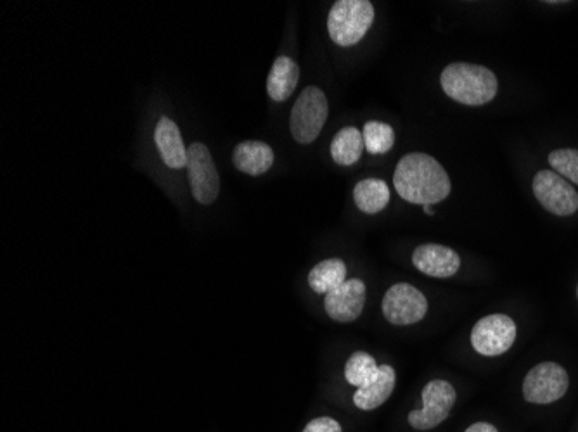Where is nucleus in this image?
Instances as JSON below:
<instances>
[{
  "instance_id": "423d86ee",
  "label": "nucleus",
  "mask_w": 578,
  "mask_h": 432,
  "mask_svg": "<svg viewBox=\"0 0 578 432\" xmlns=\"http://www.w3.org/2000/svg\"><path fill=\"white\" fill-rule=\"evenodd\" d=\"M456 403V389L450 382L430 381L423 389V408L409 413V424L418 431H430L440 426Z\"/></svg>"
},
{
  "instance_id": "a211bd4d",
  "label": "nucleus",
  "mask_w": 578,
  "mask_h": 432,
  "mask_svg": "<svg viewBox=\"0 0 578 432\" xmlns=\"http://www.w3.org/2000/svg\"><path fill=\"white\" fill-rule=\"evenodd\" d=\"M347 280V265L338 258L317 263L309 274V286L317 294H329Z\"/></svg>"
},
{
  "instance_id": "dca6fc26",
  "label": "nucleus",
  "mask_w": 578,
  "mask_h": 432,
  "mask_svg": "<svg viewBox=\"0 0 578 432\" xmlns=\"http://www.w3.org/2000/svg\"><path fill=\"white\" fill-rule=\"evenodd\" d=\"M298 80H300L298 64L293 59L281 56L274 61L272 68H270L269 78H267V94L272 101H288L295 92Z\"/></svg>"
},
{
  "instance_id": "f8f14e48",
  "label": "nucleus",
  "mask_w": 578,
  "mask_h": 432,
  "mask_svg": "<svg viewBox=\"0 0 578 432\" xmlns=\"http://www.w3.org/2000/svg\"><path fill=\"white\" fill-rule=\"evenodd\" d=\"M412 265L435 279H449L459 272L461 258L454 249L442 244H421L412 253Z\"/></svg>"
},
{
  "instance_id": "f3484780",
  "label": "nucleus",
  "mask_w": 578,
  "mask_h": 432,
  "mask_svg": "<svg viewBox=\"0 0 578 432\" xmlns=\"http://www.w3.org/2000/svg\"><path fill=\"white\" fill-rule=\"evenodd\" d=\"M354 201L362 213L376 215L390 203V189L386 182L379 178H366L355 185Z\"/></svg>"
},
{
  "instance_id": "f03ea898",
  "label": "nucleus",
  "mask_w": 578,
  "mask_h": 432,
  "mask_svg": "<svg viewBox=\"0 0 578 432\" xmlns=\"http://www.w3.org/2000/svg\"><path fill=\"white\" fill-rule=\"evenodd\" d=\"M445 94L466 106H483L497 96V78L480 64L452 63L440 77Z\"/></svg>"
},
{
  "instance_id": "2eb2a0df",
  "label": "nucleus",
  "mask_w": 578,
  "mask_h": 432,
  "mask_svg": "<svg viewBox=\"0 0 578 432\" xmlns=\"http://www.w3.org/2000/svg\"><path fill=\"white\" fill-rule=\"evenodd\" d=\"M395 382H397V374L393 367L379 365L378 374L373 381L357 389V393L354 394L355 407L364 412H371L381 407L392 396Z\"/></svg>"
},
{
  "instance_id": "20e7f679",
  "label": "nucleus",
  "mask_w": 578,
  "mask_h": 432,
  "mask_svg": "<svg viewBox=\"0 0 578 432\" xmlns=\"http://www.w3.org/2000/svg\"><path fill=\"white\" fill-rule=\"evenodd\" d=\"M329 116V102L326 94L317 87L302 90L291 109L289 130L298 144H312Z\"/></svg>"
},
{
  "instance_id": "39448f33",
  "label": "nucleus",
  "mask_w": 578,
  "mask_h": 432,
  "mask_svg": "<svg viewBox=\"0 0 578 432\" xmlns=\"http://www.w3.org/2000/svg\"><path fill=\"white\" fill-rule=\"evenodd\" d=\"M187 175L194 199L205 206L215 203L220 192V177L205 144L194 142L187 149Z\"/></svg>"
},
{
  "instance_id": "5701e85b",
  "label": "nucleus",
  "mask_w": 578,
  "mask_h": 432,
  "mask_svg": "<svg viewBox=\"0 0 578 432\" xmlns=\"http://www.w3.org/2000/svg\"><path fill=\"white\" fill-rule=\"evenodd\" d=\"M303 432H343L340 422L331 419V417H319V419L310 420Z\"/></svg>"
},
{
  "instance_id": "393cba45",
  "label": "nucleus",
  "mask_w": 578,
  "mask_h": 432,
  "mask_svg": "<svg viewBox=\"0 0 578 432\" xmlns=\"http://www.w3.org/2000/svg\"><path fill=\"white\" fill-rule=\"evenodd\" d=\"M424 213H428V215H433V210H431V206H424Z\"/></svg>"
},
{
  "instance_id": "ddd939ff",
  "label": "nucleus",
  "mask_w": 578,
  "mask_h": 432,
  "mask_svg": "<svg viewBox=\"0 0 578 432\" xmlns=\"http://www.w3.org/2000/svg\"><path fill=\"white\" fill-rule=\"evenodd\" d=\"M155 142L161 158H163V163L168 168L180 170V168L187 166V149L175 121L170 120L167 116L160 118L155 128Z\"/></svg>"
},
{
  "instance_id": "7ed1b4c3",
  "label": "nucleus",
  "mask_w": 578,
  "mask_h": 432,
  "mask_svg": "<svg viewBox=\"0 0 578 432\" xmlns=\"http://www.w3.org/2000/svg\"><path fill=\"white\" fill-rule=\"evenodd\" d=\"M373 21L374 6L369 0H338L329 11V37L341 47L359 44Z\"/></svg>"
},
{
  "instance_id": "b1692460",
  "label": "nucleus",
  "mask_w": 578,
  "mask_h": 432,
  "mask_svg": "<svg viewBox=\"0 0 578 432\" xmlns=\"http://www.w3.org/2000/svg\"><path fill=\"white\" fill-rule=\"evenodd\" d=\"M466 432H499L495 429V426L489 424V422H476L473 426H469Z\"/></svg>"
},
{
  "instance_id": "9d476101",
  "label": "nucleus",
  "mask_w": 578,
  "mask_h": 432,
  "mask_svg": "<svg viewBox=\"0 0 578 432\" xmlns=\"http://www.w3.org/2000/svg\"><path fill=\"white\" fill-rule=\"evenodd\" d=\"M534 194L554 215L570 216L578 210V194L559 173L542 170L534 178Z\"/></svg>"
},
{
  "instance_id": "aec40b11",
  "label": "nucleus",
  "mask_w": 578,
  "mask_h": 432,
  "mask_svg": "<svg viewBox=\"0 0 578 432\" xmlns=\"http://www.w3.org/2000/svg\"><path fill=\"white\" fill-rule=\"evenodd\" d=\"M378 370L379 365L374 360V356L369 355L366 351H355L345 365V379H347L348 384L359 389L373 381Z\"/></svg>"
},
{
  "instance_id": "f257e3e1",
  "label": "nucleus",
  "mask_w": 578,
  "mask_h": 432,
  "mask_svg": "<svg viewBox=\"0 0 578 432\" xmlns=\"http://www.w3.org/2000/svg\"><path fill=\"white\" fill-rule=\"evenodd\" d=\"M393 185L407 203L423 206L440 203L450 194V178L444 166L424 153L405 154L400 159Z\"/></svg>"
},
{
  "instance_id": "4468645a",
  "label": "nucleus",
  "mask_w": 578,
  "mask_h": 432,
  "mask_svg": "<svg viewBox=\"0 0 578 432\" xmlns=\"http://www.w3.org/2000/svg\"><path fill=\"white\" fill-rule=\"evenodd\" d=\"M232 163L239 172L258 177L269 172L270 166L274 165V151L260 140H245L234 149Z\"/></svg>"
},
{
  "instance_id": "0eeeda50",
  "label": "nucleus",
  "mask_w": 578,
  "mask_h": 432,
  "mask_svg": "<svg viewBox=\"0 0 578 432\" xmlns=\"http://www.w3.org/2000/svg\"><path fill=\"white\" fill-rule=\"evenodd\" d=\"M570 386L566 370L554 362L535 365L523 381V396L530 403L549 405L561 400Z\"/></svg>"
},
{
  "instance_id": "4be33fe9",
  "label": "nucleus",
  "mask_w": 578,
  "mask_h": 432,
  "mask_svg": "<svg viewBox=\"0 0 578 432\" xmlns=\"http://www.w3.org/2000/svg\"><path fill=\"white\" fill-rule=\"evenodd\" d=\"M549 163L554 172L578 185V149H556L549 154Z\"/></svg>"
},
{
  "instance_id": "412c9836",
  "label": "nucleus",
  "mask_w": 578,
  "mask_h": 432,
  "mask_svg": "<svg viewBox=\"0 0 578 432\" xmlns=\"http://www.w3.org/2000/svg\"><path fill=\"white\" fill-rule=\"evenodd\" d=\"M364 146L371 154H386L395 144V130L383 121H367L362 130Z\"/></svg>"
},
{
  "instance_id": "a878e982",
  "label": "nucleus",
  "mask_w": 578,
  "mask_h": 432,
  "mask_svg": "<svg viewBox=\"0 0 578 432\" xmlns=\"http://www.w3.org/2000/svg\"><path fill=\"white\" fill-rule=\"evenodd\" d=\"M577 296H578V287H577Z\"/></svg>"
},
{
  "instance_id": "6ab92c4d",
  "label": "nucleus",
  "mask_w": 578,
  "mask_h": 432,
  "mask_svg": "<svg viewBox=\"0 0 578 432\" xmlns=\"http://www.w3.org/2000/svg\"><path fill=\"white\" fill-rule=\"evenodd\" d=\"M364 149L366 146L362 132L355 127L341 128L331 142V156L334 163L341 166H352L357 163Z\"/></svg>"
},
{
  "instance_id": "1a4fd4ad",
  "label": "nucleus",
  "mask_w": 578,
  "mask_h": 432,
  "mask_svg": "<svg viewBox=\"0 0 578 432\" xmlns=\"http://www.w3.org/2000/svg\"><path fill=\"white\" fill-rule=\"evenodd\" d=\"M428 312V301L419 289L411 284H395L383 298V315L393 325L418 324Z\"/></svg>"
},
{
  "instance_id": "6e6552de",
  "label": "nucleus",
  "mask_w": 578,
  "mask_h": 432,
  "mask_svg": "<svg viewBox=\"0 0 578 432\" xmlns=\"http://www.w3.org/2000/svg\"><path fill=\"white\" fill-rule=\"evenodd\" d=\"M516 341V324L508 315L495 313L476 322L471 331V344L482 356L504 355Z\"/></svg>"
},
{
  "instance_id": "9b49d317",
  "label": "nucleus",
  "mask_w": 578,
  "mask_h": 432,
  "mask_svg": "<svg viewBox=\"0 0 578 432\" xmlns=\"http://www.w3.org/2000/svg\"><path fill=\"white\" fill-rule=\"evenodd\" d=\"M366 305V284L359 279L345 280L340 287L326 294L324 306L329 317L350 324L360 317Z\"/></svg>"
}]
</instances>
